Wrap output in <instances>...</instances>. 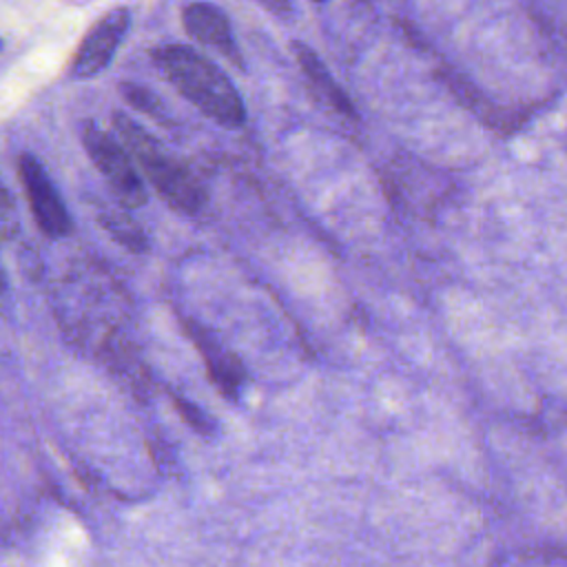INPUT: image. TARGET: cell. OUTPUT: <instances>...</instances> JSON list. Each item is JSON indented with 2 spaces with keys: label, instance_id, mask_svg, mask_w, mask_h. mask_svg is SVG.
Returning a JSON list of instances; mask_svg holds the SVG:
<instances>
[{
  "label": "cell",
  "instance_id": "1",
  "mask_svg": "<svg viewBox=\"0 0 567 567\" xmlns=\"http://www.w3.org/2000/svg\"><path fill=\"white\" fill-rule=\"evenodd\" d=\"M159 73L208 120L226 128L246 122V106L230 78L204 53L186 44H162L153 51Z\"/></svg>",
  "mask_w": 567,
  "mask_h": 567
},
{
  "label": "cell",
  "instance_id": "2",
  "mask_svg": "<svg viewBox=\"0 0 567 567\" xmlns=\"http://www.w3.org/2000/svg\"><path fill=\"white\" fill-rule=\"evenodd\" d=\"M113 128L124 148L142 168L148 184L171 208L193 215L206 204V190L202 182L144 126H140L126 113L115 111Z\"/></svg>",
  "mask_w": 567,
  "mask_h": 567
},
{
  "label": "cell",
  "instance_id": "3",
  "mask_svg": "<svg viewBox=\"0 0 567 567\" xmlns=\"http://www.w3.org/2000/svg\"><path fill=\"white\" fill-rule=\"evenodd\" d=\"M80 142L93 166L106 179L111 193L124 208H140L146 204V186L137 173L131 153L124 144L102 131L95 122L86 120L80 126Z\"/></svg>",
  "mask_w": 567,
  "mask_h": 567
},
{
  "label": "cell",
  "instance_id": "4",
  "mask_svg": "<svg viewBox=\"0 0 567 567\" xmlns=\"http://www.w3.org/2000/svg\"><path fill=\"white\" fill-rule=\"evenodd\" d=\"M18 175L38 228L51 239L66 237L73 228L71 215L42 162L31 153H22L18 157Z\"/></svg>",
  "mask_w": 567,
  "mask_h": 567
},
{
  "label": "cell",
  "instance_id": "5",
  "mask_svg": "<svg viewBox=\"0 0 567 567\" xmlns=\"http://www.w3.org/2000/svg\"><path fill=\"white\" fill-rule=\"evenodd\" d=\"M128 29L131 11L126 7H115L109 13H104L82 38L71 64V78L91 80L100 75L113 62Z\"/></svg>",
  "mask_w": 567,
  "mask_h": 567
},
{
  "label": "cell",
  "instance_id": "6",
  "mask_svg": "<svg viewBox=\"0 0 567 567\" xmlns=\"http://www.w3.org/2000/svg\"><path fill=\"white\" fill-rule=\"evenodd\" d=\"M182 24L186 29V33L197 40L199 44L215 49L219 55H224L228 62L241 66V55H239V47L233 38V29H230V20L228 16L213 2L199 0V2H190L184 7L182 11Z\"/></svg>",
  "mask_w": 567,
  "mask_h": 567
},
{
  "label": "cell",
  "instance_id": "7",
  "mask_svg": "<svg viewBox=\"0 0 567 567\" xmlns=\"http://www.w3.org/2000/svg\"><path fill=\"white\" fill-rule=\"evenodd\" d=\"M292 51H295V58L303 71V75L308 78L310 86L315 89V93L328 102V106H332L334 111H339L341 115H350L354 117V109H352V102L348 100V95L341 91V86L332 80L330 71L326 69V64L319 60V55L301 44V42H295L292 44Z\"/></svg>",
  "mask_w": 567,
  "mask_h": 567
},
{
  "label": "cell",
  "instance_id": "8",
  "mask_svg": "<svg viewBox=\"0 0 567 567\" xmlns=\"http://www.w3.org/2000/svg\"><path fill=\"white\" fill-rule=\"evenodd\" d=\"M97 221L100 226L126 250L142 255L148 250V235L144 233V228L126 213V208H111L104 206L97 210Z\"/></svg>",
  "mask_w": 567,
  "mask_h": 567
},
{
  "label": "cell",
  "instance_id": "9",
  "mask_svg": "<svg viewBox=\"0 0 567 567\" xmlns=\"http://www.w3.org/2000/svg\"><path fill=\"white\" fill-rule=\"evenodd\" d=\"M120 95H122L135 111H140L142 115H148V117H155V120H162V117H164L162 102H159V97H157L148 86H142V84H137V82H122V84H120Z\"/></svg>",
  "mask_w": 567,
  "mask_h": 567
},
{
  "label": "cell",
  "instance_id": "10",
  "mask_svg": "<svg viewBox=\"0 0 567 567\" xmlns=\"http://www.w3.org/2000/svg\"><path fill=\"white\" fill-rule=\"evenodd\" d=\"M20 233V219L16 210V202L11 197V190L0 179V239L11 241Z\"/></svg>",
  "mask_w": 567,
  "mask_h": 567
},
{
  "label": "cell",
  "instance_id": "11",
  "mask_svg": "<svg viewBox=\"0 0 567 567\" xmlns=\"http://www.w3.org/2000/svg\"><path fill=\"white\" fill-rule=\"evenodd\" d=\"M266 11H270L272 16H279V18H288L292 13V4L290 0H257Z\"/></svg>",
  "mask_w": 567,
  "mask_h": 567
},
{
  "label": "cell",
  "instance_id": "12",
  "mask_svg": "<svg viewBox=\"0 0 567 567\" xmlns=\"http://www.w3.org/2000/svg\"><path fill=\"white\" fill-rule=\"evenodd\" d=\"M4 288H7V275H4V268L0 261V292H4Z\"/></svg>",
  "mask_w": 567,
  "mask_h": 567
},
{
  "label": "cell",
  "instance_id": "13",
  "mask_svg": "<svg viewBox=\"0 0 567 567\" xmlns=\"http://www.w3.org/2000/svg\"><path fill=\"white\" fill-rule=\"evenodd\" d=\"M315 2H326V0H315Z\"/></svg>",
  "mask_w": 567,
  "mask_h": 567
},
{
  "label": "cell",
  "instance_id": "14",
  "mask_svg": "<svg viewBox=\"0 0 567 567\" xmlns=\"http://www.w3.org/2000/svg\"><path fill=\"white\" fill-rule=\"evenodd\" d=\"M0 47H2V40H0Z\"/></svg>",
  "mask_w": 567,
  "mask_h": 567
}]
</instances>
